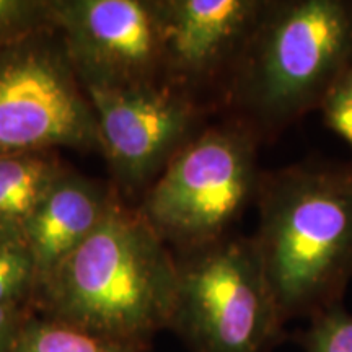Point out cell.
<instances>
[{
  "instance_id": "6da1fadb",
  "label": "cell",
  "mask_w": 352,
  "mask_h": 352,
  "mask_svg": "<svg viewBox=\"0 0 352 352\" xmlns=\"http://www.w3.org/2000/svg\"><path fill=\"white\" fill-rule=\"evenodd\" d=\"M176 279L170 246L113 196L95 230L38 284L32 308L144 352L170 328Z\"/></svg>"
},
{
  "instance_id": "7a4b0ae2",
  "label": "cell",
  "mask_w": 352,
  "mask_h": 352,
  "mask_svg": "<svg viewBox=\"0 0 352 352\" xmlns=\"http://www.w3.org/2000/svg\"><path fill=\"white\" fill-rule=\"evenodd\" d=\"M252 236L285 323L341 303L352 277L349 171H263Z\"/></svg>"
},
{
  "instance_id": "3957f363",
  "label": "cell",
  "mask_w": 352,
  "mask_h": 352,
  "mask_svg": "<svg viewBox=\"0 0 352 352\" xmlns=\"http://www.w3.org/2000/svg\"><path fill=\"white\" fill-rule=\"evenodd\" d=\"M352 65V0H267L223 104L266 139L318 109Z\"/></svg>"
},
{
  "instance_id": "277c9868",
  "label": "cell",
  "mask_w": 352,
  "mask_h": 352,
  "mask_svg": "<svg viewBox=\"0 0 352 352\" xmlns=\"http://www.w3.org/2000/svg\"><path fill=\"white\" fill-rule=\"evenodd\" d=\"M259 142L256 132L233 116L202 127L145 189L139 210L179 253L228 235L256 201Z\"/></svg>"
},
{
  "instance_id": "5b68a950",
  "label": "cell",
  "mask_w": 352,
  "mask_h": 352,
  "mask_svg": "<svg viewBox=\"0 0 352 352\" xmlns=\"http://www.w3.org/2000/svg\"><path fill=\"white\" fill-rule=\"evenodd\" d=\"M170 328L192 352H272L285 340L252 236L228 233L176 256Z\"/></svg>"
},
{
  "instance_id": "8992f818",
  "label": "cell",
  "mask_w": 352,
  "mask_h": 352,
  "mask_svg": "<svg viewBox=\"0 0 352 352\" xmlns=\"http://www.w3.org/2000/svg\"><path fill=\"white\" fill-rule=\"evenodd\" d=\"M54 32L0 51V155L100 151L94 108Z\"/></svg>"
},
{
  "instance_id": "52a82bcc",
  "label": "cell",
  "mask_w": 352,
  "mask_h": 352,
  "mask_svg": "<svg viewBox=\"0 0 352 352\" xmlns=\"http://www.w3.org/2000/svg\"><path fill=\"white\" fill-rule=\"evenodd\" d=\"M51 12L83 88L166 82L160 0H51Z\"/></svg>"
},
{
  "instance_id": "ba28073f",
  "label": "cell",
  "mask_w": 352,
  "mask_h": 352,
  "mask_svg": "<svg viewBox=\"0 0 352 352\" xmlns=\"http://www.w3.org/2000/svg\"><path fill=\"white\" fill-rule=\"evenodd\" d=\"M83 90L96 118L100 151L127 191L148 189L202 129L199 101L168 82Z\"/></svg>"
},
{
  "instance_id": "9c48e42d",
  "label": "cell",
  "mask_w": 352,
  "mask_h": 352,
  "mask_svg": "<svg viewBox=\"0 0 352 352\" xmlns=\"http://www.w3.org/2000/svg\"><path fill=\"white\" fill-rule=\"evenodd\" d=\"M266 7L267 0H160L165 80L195 98L199 88H219L223 103Z\"/></svg>"
},
{
  "instance_id": "30bf717a",
  "label": "cell",
  "mask_w": 352,
  "mask_h": 352,
  "mask_svg": "<svg viewBox=\"0 0 352 352\" xmlns=\"http://www.w3.org/2000/svg\"><path fill=\"white\" fill-rule=\"evenodd\" d=\"M113 196L95 182L69 171L57 179L30 220L25 235L36 267V287L95 230Z\"/></svg>"
},
{
  "instance_id": "8fae6325",
  "label": "cell",
  "mask_w": 352,
  "mask_h": 352,
  "mask_svg": "<svg viewBox=\"0 0 352 352\" xmlns=\"http://www.w3.org/2000/svg\"><path fill=\"white\" fill-rule=\"evenodd\" d=\"M65 173L51 152L0 155V239L25 241L30 220Z\"/></svg>"
},
{
  "instance_id": "7c38bea8",
  "label": "cell",
  "mask_w": 352,
  "mask_h": 352,
  "mask_svg": "<svg viewBox=\"0 0 352 352\" xmlns=\"http://www.w3.org/2000/svg\"><path fill=\"white\" fill-rule=\"evenodd\" d=\"M12 352H139L108 338L41 315H30Z\"/></svg>"
},
{
  "instance_id": "4fadbf2b",
  "label": "cell",
  "mask_w": 352,
  "mask_h": 352,
  "mask_svg": "<svg viewBox=\"0 0 352 352\" xmlns=\"http://www.w3.org/2000/svg\"><path fill=\"white\" fill-rule=\"evenodd\" d=\"M36 283V267L28 245L0 239V305L32 308Z\"/></svg>"
},
{
  "instance_id": "5bb4252c",
  "label": "cell",
  "mask_w": 352,
  "mask_h": 352,
  "mask_svg": "<svg viewBox=\"0 0 352 352\" xmlns=\"http://www.w3.org/2000/svg\"><path fill=\"white\" fill-rule=\"evenodd\" d=\"M51 28L56 26L50 0H0V51Z\"/></svg>"
},
{
  "instance_id": "9a60e30c",
  "label": "cell",
  "mask_w": 352,
  "mask_h": 352,
  "mask_svg": "<svg viewBox=\"0 0 352 352\" xmlns=\"http://www.w3.org/2000/svg\"><path fill=\"white\" fill-rule=\"evenodd\" d=\"M305 352H352V315L341 303L310 318L298 336Z\"/></svg>"
},
{
  "instance_id": "2e32d148",
  "label": "cell",
  "mask_w": 352,
  "mask_h": 352,
  "mask_svg": "<svg viewBox=\"0 0 352 352\" xmlns=\"http://www.w3.org/2000/svg\"><path fill=\"white\" fill-rule=\"evenodd\" d=\"M318 111L323 114L324 124L352 148V65L338 78Z\"/></svg>"
},
{
  "instance_id": "e0dca14e",
  "label": "cell",
  "mask_w": 352,
  "mask_h": 352,
  "mask_svg": "<svg viewBox=\"0 0 352 352\" xmlns=\"http://www.w3.org/2000/svg\"><path fill=\"white\" fill-rule=\"evenodd\" d=\"M32 308L20 305H0V352H12Z\"/></svg>"
},
{
  "instance_id": "ac0fdd59",
  "label": "cell",
  "mask_w": 352,
  "mask_h": 352,
  "mask_svg": "<svg viewBox=\"0 0 352 352\" xmlns=\"http://www.w3.org/2000/svg\"><path fill=\"white\" fill-rule=\"evenodd\" d=\"M349 176H351V179H352V170H349Z\"/></svg>"
}]
</instances>
